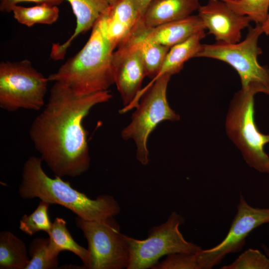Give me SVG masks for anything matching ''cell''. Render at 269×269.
Instances as JSON below:
<instances>
[{"mask_svg":"<svg viewBox=\"0 0 269 269\" xmlns=\"http://www.w3.org/2000/svg\"><path fill=\"white\" fill-rule=\"evenodd\" d=\"M70 4L76 17V25L73 34L64 42L53 43L50 57L53 60L64 58L68 48L80 34L91 28L99 17L105 13L110 5L106 0H64Z\"/></svg>","mask_w":269,"mask_h":269,"instance_id":"15","label":"cell"},{"mask_svg":"<svg viewBox=\"0 0 269 269\" xmlns=\"http://www.w3.org/2000/svg\"><path fill=\"white\" fill-rule=\"evenodd\" d=\"M171 76L165 74L150 81L153 84L135 108L131 122L121 132L123 139L134 141L136 158L144 165L149 162L147 143L151 132L164 121L180 119L179 115L170 108L167 99V88Z\"/></svg>","mask_w":269,"mask_h":269,"instance_id":"6","label":"cell"},{"mask_svg":"<svg viewBox=\"0 0 269 269\" xmlns=\"http://www.w3.org/2000/svg\"><path fill=\"white\" fill-rule=\"evenodd\" d=\"M112 66L114 83L124 107L127 106L141 90L146 76L141 53L135 44L126 41L119 45L114 52Z\"/></svg>","mask_w":269,"mask_h":269,"instance_id":"11","label":"cell"},{"mask_svg":"<svg viewBox=\"0 0 269 269\" xmlns=\"http://www.w3.org/2000/svg\"><path fill=\"white\" fill-rule=\"evenodd\" d=\"M222 269H269V258L256 249H249Z\"/></svg>","mask_w":269,"mask_h":269,"instance_id":"25","label":"cell"},{"mask_svg":"<svg viewBox=\"0 0 269 269\" xmlns=\"http://www.w3.org/2000/svg\"><path fill=\"white\" fill-rule=\"evenodd\" d=\"M47 78L24 59L0 63V107L8 112L39 111L45 106Z\"/></svg>","mask_w":269,"mask_h":269,"instance_id":"7","label":"cell"},{"mask_svg":"<svg viewBox=\"0 0 269 269\" xmlns=\"http://www.w3.org/2000/svg\"><path fill=\"white\" fill-rule=\"evenodd\" d=\"M184 222L183 217L173 211L164 223L150 229L145 239L124 235L130 255L127 269H152L164 256L200 252L201 247L186 241L180 231L179 227Z\"/></svg>","mask_w":269,"mask_h":269,"instance_id":"8","label":"cell"},{"mask_svg":"<svg viewBox=\"0 0 269 269\" xmlns=\"http://www.w3.org/2000/svg\"><path fill=\"white\" fill-rule=\"evenodd\" d=\"M263 33L261 25L250 27L245 38L235 43L216 41L202 44L196 57H206L224 62L239 74L242 89L255 87L261 93L269 95V68L261 65L258 57L262 53L258 46L259 37Z\"/></svg>","mask_w":269,"mask_h":269,"instance_id":"5","label":"cell"},{"mask_svg":"<svg viewBox=\"0 0 269 269\" xmlns=\"http://www.w3.org/2000/svg\"><path fill=\"white\" fill-rule=\"evenodd\" d=\"M50 204L40 200L36 209L30 215L24 214L19 221L20 230L28 235L43 231L49 233L52 225L48 210Z\"/></svg>","mask_w":269,"mask_h":269,"instance_id":"24","label":"cell"},{"mask_svg":"<svg viewBox=\"0 0 269 269\" xmlns=\"http://www.w3.org/2000/svg\"><path fill=\"white\" fill-rule=\"evenodd\" d=\"M152 269H200L196 254L178 253L168 255Z\"/></svg>","mask_w":269,"mask_h":269,"instance_id":"26","label":"cell"},{"mask_svg":"<svg viewBox=\"0 0 269 269\" xmlns=\"http://www.w3.org/2000/svg\"><path fill=\"white\" fill-rule=\"evenodd\" d=\"M49 238H35L29 244L31 257L25 269H55L58 268V258L53 257L49 248Z\"/></svg>","mask_w":269,"mask_h":269,"instance_id":"23","label":"cell"},{"mask_svg":"<svg viewBox=\"0 0 269 269\" xmlns=\"http://www.w3.org/2000/svg\"><path fill=\"white\" fill-rule=\"evenodd\" d=\"M30 260L24 243L12 233H0V269H25Z\"/></svg>","mask_w":269,"mask_h":269,"instance_id":"19","label":"cell"},{"mask_svg":"<svg viewBox=\"0 0 269 269\" xmlns=\"http://www.w3.org/2000/svg\"><path fill=\"white\" fill-rule=\"evenodd\" d=\"M263 33L269 35V15L266 21L261 25Z\"/></svg>","mask_w":269,"mask_h":269,"instance_id":"29","label":"cell"},{"mask_svg":"<svg viewBox=\"0 0 269 269\" xmlns=\"http://www.w3.org/2000/svg\"><path fill=\"white\" fill-rule=\"evenodd\" d=\"M42 160L32 156L24 162L18 193L23 199L38 198L50 204H58L88 221H102L118 215L120 206L108 194L92 199L73 188L58 176H48L42 167Z\"/></svg>","mask_w":269,"mask_h":269,"instance_id":"2","label":"cell"},{"mask_svg":"<svg viewBox=\"0 0 269 269\" xmlns=\"http://www.w3.org/2000/svg\"><path fill=\"white\" fill-rule=\"evenodd\" d=\"M205 29L199 15L192 14L153 27H145L140 19L130 36L140 37L171 47Z\"/></svg>","mask_w":269,"mask_h":269,"instance_id":"13","label":"cell"},{"mask_svg":"<svg viewBox=\"0 0 269 269\" xmlns=\"http://www.w3.org/2000/svg\"><path fill=\"white\" fill-rule=\"evenodd\" d=\"M198 0H153L141 21L146 27H153L179 20L198 10Z\"/></svg>","mask_w":269,"mask_h":269,"instance_id":"16","label":"cell"},{"mask_svg":"<svg viewBox=\"0 0 269 269\" xmlns=\"http://www.w3.org/2000/svg\"><path fill=\"white\" fill-rule=\"evenodd\" d=\"M103 16L107 35L117 47L128 40L142 18L135 0H118Z\"/></svg>","mask_w":269,"mask_h":269,"instance_id":"14","label":"cell"},{"mask_svg":"<svg viewBox=\"0 0 269 269\" xmlns=\"http://www.w3.org/2000/svg\"><path fill=\"white\" fill-rule=\"evenodd\" d=\"M153 0H135L136 3L141 17H142L147 7Z\"/></svg>","mask_w":269,"mask_h":269,"instance_id":"28","label":"cell"},{"mask_svg":"<svg viewBox=\"0 0 269 269\" xmlns=\"http://www.w3.org/2000/svg\"><path fill=\"white\" fill-rule=\"evenodd\" d=\"M64 1V0H0V11L3 12H11L13 6L23 2H32L36 4L44 3L58 6Z\"/></svg>","mask_w":269,"mask_h":269,"instance_id":"27","label":"cell"},{"mask_svg":"<svg viewBox=\"0 0 269 269\" xmlns=\"http://www.w3.org/2000/svg\"><path fill=\"white\" fill-rule=\"evenodd\" d=\"M198 15L216 41L229 43L240 42L242 30L251 21L248 17L236 13L222 0H208L199 6Z\"/></svg>","mask_w":269,"mask_h":269,"instance_id":"12","label":"cell"},{"mask_svg":"<svg viewBox=\"0 0 269 269\" xmlns=\"http://www.w3.org/2000/svg\"><path fill=\"white\" fill-rule=\"evenodd\" d=\"M112 98L108 90L78 96L54 82L44 109L30 125L29 135L55 176L75 177L88 170L91 159L83 120L93 107Z\"/></svg>","mask_w":269,"mask_h":269,"instance_id":"1","label":"cell"},{"mask_svg":"<svg viewBox=\"0 0 269 269\" xmlns=\"http://www.w3.org/2000/svg\"><path fill=\"white\" fill-rule=\"evenodd\" d=\"M269 223V208L252 207L241 195L237 212L226 237L217 246L207 250L202 249L196 254L200 269H212L219 264L227 255L239 252L253 230Z\"/></svg>","mask_w":269,"mask_h":269,"instance_id":"10","label":"cell"},{"mask_svg":"<svg viewBox=\"0 0 269 269\" xmlns=\"http://www.w3.org/2000/svg\"><path fill=\"white\" fill-rule=\"evenodd\" d=\"M205 36V30H201L171 46L159 71L151 81L165 74L172 75L179 73L187 61L196 57L202 47L200 41Z\"/></svg>","mask_w":269,"mask_h":269,"instance_id":"17","label":"cell"},{"mask_svg":"<svg viewBox=\"0 0 269 269\" xmlns=\"http://www.w3.org/2000/svg\"><path fill=\"white\" fill-rule=\"evenodd\" d=\"M13 17L19 23L27 27L36 24H51L59 17L57 6L38 4L31 7L16 5L11 9Z\"/></svg>","mask_w":269,"mask_h":269,"instance_id":"20","label":"cell"},{"mask_svg":"<svg viewBox=\"0 0 269 269\" xmlns=\"http://www.w3.org/2000/svg\"><path fill=\"white\" fill-rule=\"evenodd\" d=\"M76 224L88 242V269H127L130 252L124 234L114 217L102 221H88L78 216Z\"/></svg>","mask_w":269,"mask_h":269,"instance_id":"9","label":"cell"},{"mask_svg":"<svg viewBox=\"0 0 269 269\" xmlns=\"http://www.w3.org/2000/svg\"><path fill=\"white\" fill-rule=\"evenodd\" d=\"M238 14L262 25L269 15V0H222Z\"/></svg>","mask_w":269,"mask_h":269,"instance_id":"22","label":"cell"},{"mask_svg":"<svg viewBox=\"0 0 269 269\" xmlns=\"http://www.w3.org/2000/svg\"><path fill=\"white\" fill-rule=\"evenodd\" d=\"M260 90L256 87L241 89L233 98L227 114L225 127L230 139L241 151L246 163L263 173L269 174V156L265 145L269 134L261 133L254 120V96Z\"/></svg>","mask_w":269,"mask_h":269,"instance_id":"4","label":"cell"},{"mask_svg":"<svg viewBox=\"0 0 269 269\" xmlns=\"http://www.w3.org/2000/svg\"><path fill=\"white\" fill-rule=\"evenodd\" d=\"M126 41L135 44L141 53L146 76L154 78L170 47L134 36H130Z\"/></svg>","mask_w":269,"mask_h":269,"instance_id":"21","label":"cell"},{"mask_svg":"<svg viewBox=\"0 0 269 269\" xmlns=\"http://www.w3.org/2000/svg\"><path fill=\"white\" fill-rule=\"evenodd\" d=\"M118 0H106L110 5L114 4Z\"/></svg>","mask_w":269,"mask_h":269,"instance_id":"30","label":"cell"},{"mask_svg":"<svg viewBox=\"0 0 269 269\" xmlns=\"http://www.w3.org/2000/svg\"><path fill=\"white\" fill-rule=\"evenodd\" d=\"M116 47L107 35L102 14L83 47L47 78L80 96L108 90L114 84L112 61Z\"/></svg>","mask_w":269,"mask_h":269,"instance_id":"3","label":"cell"},{"mask_svg":"<svg viewBox=\"0 0 269 269\" xmlns=\"http://www.w3.org/2000/svg\"><path fill=\"white\" fill-rule=\"evenodd\" d=\"M48 234L49 248L53 257L58 258L61 251L71 252L83 262V265L81 269H88L90 261L89 251L75 241L67 228L66 222L64 219L56 217Z\"/></svg>","mask_w":269,"mask_h":269,"instance_id":"18","label":"cell"}]
</instances>
